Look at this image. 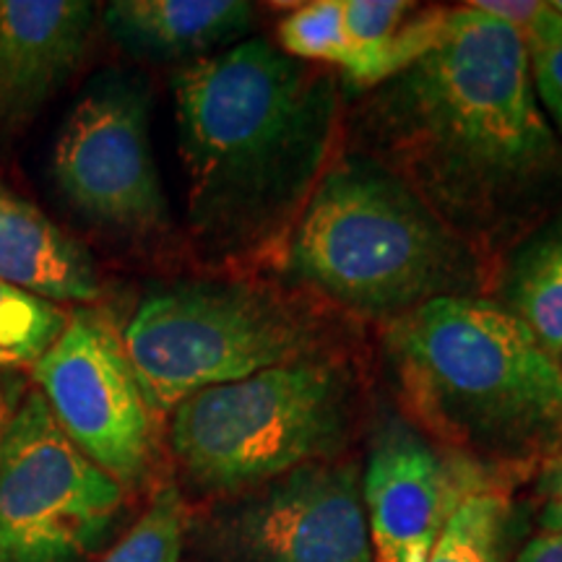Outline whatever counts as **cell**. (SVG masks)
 I'll return each instance as SVG.
<instances>
[{"instance_id":"obj_1","label":"cell","mask_w":562,"mask_h":562,"mask_svg":"<svg viewBox=\"0 0 562 562\" xmlns=\"http://www.w3.org/2000/svg\"><path fill=\"white\" fill-rule=\"evenodd\" d=\"M355 100L349 151L396 175L495 269L562 193L524 32L469 3L432 50Z\"/></svg>"},{"instance_id":"obj_2","label":"cell","mask_w":562,"mask_h":562,"mask_svg":"<svg viewBox=\"0 0 562 562\" xmlns=\"http://www.w3.org/2000/svg\"><path fill=\"white\" fill-rule=\"evenodd\" d=\"M172 94L193 235L227 258L284 248L334 161L339 76L252 34L175 70Z\"/></svg>"},{"instance_id":"obj_3","label":"cell","mask_w":562,"mask_h":562,"mask_svg":"<svg viewBox=\"0 0 562 562\" xmlns=\"http://www.w3.org/2000/svg\"><path fill=\"white\" fill-rule=\"evenodd\" d=\"M381 351L404 417L482 467L562 448V370L490 297H440L383 323Z\"/></svg>"},{"instance_id":"obj_4","label":"cell","mask_w":562,"mask_h":562,"mask_svg":"<svg viewBox=\"0 0 562 562\" xmlns=\"http://www.w3.org/2000/svg\"><path fill=\"white\" fill-rule=\"evenodd\" d=\"M294 286L391 321L440 297H487L495 263L396 175L360 151L334 157L284 245Z\"/></svg>"},{"instance_id":"obj_5","label":"cell","mask_w":562,"mask_h":562,"mask_svg":"<svg viewBox=\"0 0 562 562\" xmlns=\"http://www.w3.org/2000/svg\"><path fill=\"white\" fill-rule=\"evenodd\" d=\"M151 412L256 372L331 355V323L313 302L263 281L191 279L157 286L123 326Z\"/></svg>"},{"instance_id":"obj_6","label":"cell","mask_w":562,"mask_h":562,"mask_svg":"<svg viewBox=\"0 0 562 562\" xmlns=\"http://www.w3.org/2000/svg\"><path fill=\"white\" fill-rule=\"evenodd\" d=\"M357 412V383L336 357L281 364L214 385L170 414V448L201 495H240L315 461H336Z\"/></svg>"},{"instance_id":"obj_7","label":"cell","mask_w":562,"mask_h":562,"mask_svg":"<svg viewBox=\"0 0 562 562\" xmlns=\"http://www.w3.org/2000/svg\"><path fill=\"white\" fill-rule=\"evenodd\" d=\"M123 503V484L68 440L37 389L26 391L0 442V562L87 560Z\"/></svg>"},{"instance_id":"obj_8","label":"cell","mask_w":562,"mask_h":562,"mask_svg":"<svg viewBox=\"0 0 562 562\" xmlns=\"http://www.w3.org/2000/svg\"><path fill=\"white\" fill-rule=\"evenodd\" d=\"M149 123L151 89L144 76L108 68L89 79L60 125L53 182L91 227L144 240L170 224Z\"/></svg>"},{"instance_id":"obj_9","label":"cell","mask_w":562,"mask_h":562,"mask_svg":"<svg viewBox=\"0 0 562 562\" xmlns=\"http://www.w3.org/2000/svg\"><path fill=\"white\" fill-rule=\"evenodd\" d=\"M360 467L315 461L240 495L188 526L214 562H372Z\"/></svg>"},{"instance_id":"obj_10","label":"cell","mask_w":562,"mask_h":562,"mask_svg":"<svg viewBox=\"0 0 562 562\" xmlns=\"http://www.w3.org/2000/svg\"><path fill=\"white\" fill-rule=\"evenodd\" d=\"M37 391L79 451L123 490L157 459V414L128 360L123 328L100 307L70 311L60 339L32 368Z\"/></svg>"},{"instance_id":"obj_11","label":"cell","mask_w":562,"mask_h":562,"mask_svg":"<svg viewBox=\"0 0 562 562\" xmlns=\"http://www.w3.org/2000/svg\"><path fill=\"white\" fill-rule=\"evenodd\" d=\"M360 487L372 562H425L459 505L492 484L487 467L389 412L372 427Z\"/></svg>"},{"instance_id":"obj_12","label":"cell","mask_w":562,"mask_h":562,"mask_svg":"<svg viewBox=\"0 0 562 562\" xmlns=\"http://www.w3.org/2000/svg\"><path fill=\"white\" fill-rule=\"evenodd\" d=\"M94 26L87 0H0V133L26 128L79 74Z\"/></svg>"},{"instance_id":"obj_13","label":"cell","mask_w":562,"mask_h":562,"mask_svg":"<svg viewBox=\"0 0 562 562\" xmlns=\"http://www.w3.org/2000/svg\"><path fill=\"white\" fill-rule=\"evenodd\" d=\"M256 21L248 0H112L102 11L104 32L128 58L178 68L240 45Z\"/></svg>"},{"instance_id":"obj_14","label":"cell","mask_w":562,"mask_h":562,"mask_svg":"<svg viewBox=\"0 0 562 562\" xmlns=\"http://www.w3.org/2000/svg\"><path fill=\"white\" fill-rule=\"evenodd\" d=\"M0 279L53 302L102 297L94 258L50 216L0 180Z\"/></svg>"},{"instance_id":"obj_15","label":"cell","mask_w":562,"mask_h":562,"mask_svg":"<svg viewBox=\"0 0 562 562\" xmlns=\"http://www.w3.org/2000/svg\"><path fill=\"white\" fill-rule=\"evenodd\" d=\"M492 292L537 341L560 360L562 351V211L539 222L505 252Z\"/></svg>"},{"instance_id":"obj_16","label":"cell","mask_w":562,"mask_h":562,"mask_svg":"<svg viewBox=\"0 0 562 562\" xmlns=\"http://www.w3.org/2000/svg\"><path fill=\"white\" fill-rule=\"evenodd\" d=\"M70 311L0 279V372L34 368L60 339Z\"/></svg>"},{"instance_id":"obj_17","label":"cell","mask_w":562,"mask_h":562,"mask_svg":"<svg viewBox=\"0 0 562 562\" xmlns=\"http://www.w3.org/2000/svg\"><path fill=\"white\" fill-rule=\"evenodd\" d=\"M505 526L508 503L501 492L472 495L453 513L425 562H505Z\"/></svg>"},{"instance_id":"obj_18","label":"cell","mask_w":562,"mask_h":562,"mask_svg":"<svg viewBox=\"0 0 562 562\" xmlns=\"http://www.w3.org/2000/svg\"><path fill=\"white\" fill-rule=\"evenodd\" d=\"M191 510L175 482L154 492L149 508L100 562H180Z\"/></svg>"},{"instance_id":"obj_19","label":"cell","mask_w":562,"mask_h":562,"mask_svg":"<svg viewBox=\"0 0 562 562\" xmlns=\"http://www.w3.org/2000/svg\"><path fill=\"white\" fill-rule=\"evenodd\" d=\"M277 47L292 58L323 66L339 76L349 60L341 0H315L292 9L279 21Z\"/></svg>"},{"instance_id":"obj_20","label":"cell","mask_w":562,"mask_h":562,"mask_svg":"<svg viewBox=\"0 0 562 562\" xmlns=\"http://www.w3.org/2000/svg\"><path fill=\"white\" fill-rule=\"evenodd\" d=\"M524 37L539 104L554 123L552 131H558L562 138V16L550 3H544Z\"/></svg>"},{"instance_id":"obj_21","label":"cell","mask_w":562,"mask_h":562,"mask_svg":"<svg viewBox=\"0 0 562 562\" xmlns=\"http://www.w3.org/2000/svg\"><path fill=\"white\" fill-rule=\"evenodd\" d=\"M539 524L544 531L562 533V448L544 463L539 480Z\"/></svg>"},{"instance_id":"obj_22","label":"cell","mask_w":562,"mask_h":562,"mask_svg":"<svg viewBox=\"0 0 562 562\" xmlns=\"http://www.w3.org/2000/svg\"><path fill=\"white\" fill-rule=\"evenodd\" d=\"M472 9L487 13L492 19H501L505 24L516 26V30L526 32L537 13L542 11L544 3H533V0H476V3H469Z\"/></svg>"},{"instance_id":"obj_23","label":"cell","mask_w":562,"mask_h":562,"mask_svg":"<svg viewBox=\"0 0 562 562\" xmlns=\"http://www.w3.org/2000/svg\"><path fill=\"white\" fill-rule=\"evenodd\" d=\"M516 562H562V533L544 531L529 539Z\"/></svg>"},{"instance_id":"obj_24","label":"cell","mask_w":562,"mask_h":562,"mask_svg":"<svg viewBox=\"0 0 562 562\" xmlns=\"http://www.w3.org/2000/svg\"><path fill=\"white\" fill-rule=\"evenodd\" d=\"M19 398V393H13V389H9V381H5V375L0 372V442H3L5 425H9V417Z\"/></svg>"},{"instance_id":"obj_25","label":"cell","mask_w":562,"mask_h":562,"mask_svg":"<svg viewBox=\"0 0 562 562\" xmlns=\"http://www.w3.org/2000/svg\"><path fill=\"white\" fill-rule=\"evenodd\" d=\"M552 5V9L554 11H558L560 13V16H562V0H554V3H550Z\"/></svg>"},{"instance_id":"obj_26","label":"cell","mask_w":562,"mask_h":562,"mask_svg":"<svg viewBox=\"0 0 562 562\" xmlns=\"http://www.w3.org/2000/svg\"><path fill=\"white\" fill-rule=\"evenodd\" d=\"M558 362H560V370H562V351H560V360Z\"/></svg>"}]
</instances>
